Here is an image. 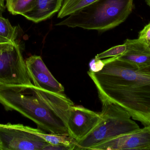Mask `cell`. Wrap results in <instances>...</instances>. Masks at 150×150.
I'll return each mask as SVG.
<instances>
[{"label":"cell","mask_w":150,"mask_h":150,"mask_svg":"<svg viewBox=\"0 0 150 150\" xmlns=\"http://www.w3.org/2000/svg\"><path fill=\"white\" fill-rule=\"evenodd\" d=\"M87 73L98 94L120 106L134 120L150 125V75L118 56L111 57L100 71Z\"/></svg>","instance_id":"6da1fadb"},{"label":"cell","mask_w":150,"mask_h":150,"mask_svg":"<svg viewBox=\"0 0 150 150\" xmlns=\"http://www.w3.org/2000/svg\"><path fill=\"white\" fill-rule=\"evenodd\" d=\"M0 104L5 110L17 112L50 134L70 136L67 124L38 94L34 85L0 86Z\"/></svg>","instance_id":"7a4b0ae2"},{"label":"cell","mask_w":150,"mask_h":150,"mask_svg":"<svg viewBox=\"0 0 150 150\" xmlns=\"http://www.w3.org/2000/svg\"><path fill=\"white\" fill-rule=\"evenodd\" d=\"M133 9V0H97L56 24L105 31L124 22Z\"/></svg>","instance_id":"3957f363"},{"label":"cell","mask_w":150,"mask_h":150,"mask_svg":"<svg viewBox=\"0 0 150 150\" xmlns=\"http://www.w3.org/2000/svg\"><path fill=\"white\" fill-rule=\"evenodd\" d=\"M98 95L102 105L100 113L103 119L89 135L76 142L82 150H90L106 141L140 129L124 109Z\"/></svg>","instance_id":"277c9868"},{"label":"cell","mask_w":150,"mask_h":150,"mask_svg":"<svg viewBox=\"0 0 150 150\" xmlns=\"http://www.w3.org/2000/svg\"><path fill=\"white\" fill-rule=\"evenodd\" d=\"M11 85H34L17 41L0 42V86Z\"/></svg>","instance_id":"5b68a950"},{"label":"cell","mask_w":150,"mask_h":150,"mask_svg":"<svg viewBox=\"0 0 150 150\" xmlns=\"http://www.w3.org/2000/svg\"><path fill=\"white\" fill-rule=\"evenodd\" d=\"M49 144L36 129L21 124H0V150H43Z\"/></svg>","instance_id":"8992f818"},{"label":"cell","mask_w":150,"mask_h":150,"mask_svg":"<svg viewBox=\"0 0 150 150\" xmlns=\"http://www.w3.org/2000/svg\"><path fill=\"white\" fill-rule=\"evenodd\" d=\"M100 112L82 106H72L69 109L67 127L69 135L76 142L89 135L103 120Z\"/></svg>","instance_id":"52a82bcc"},{"label":"cell","mask_w":150,"mask_h":150,"mask_svg":"<svg viewBox=\"0 0 150 150\" xmlns=\"http://www.w3.org/2000/svg\"><path fill=\"white\" fill-rule=\"evenodd\" d=\"M90 150H150V125L116 136Z\"/></svg>","instance_id":"ba28073f"},{"label":"cell","mask_w":150,"mask_h":150,"mask_svg":"<svg viewBox=\"0 0 150 150\" xmlns=\"http://www.w3.org/2000/svg\"><path fill=\"white\" fill-rule=\"evenodd\" d=\"M25 62L28 75L34 86L51 92H64L63 85L52 75L41 56L31 55Z\"/></svg>","instance_id":"9c48e42d"},{"label":"cell","mask_w":150,"mask_h":150,"mask_svg":"<svg viewBox=\"0 0 150 150\" xmlns=\"http://www.w3.org/2000/svg\"><path fill=\"white\" fill-rule=\"evenodd\" d=\"M126 50L118 59L127 62L138 69L150 66V49L149 45L139 39L124 41Z\"/></svg>","instance_id":"30bf717a"},{"label":"cell","mask_w":150,"mask_h":150,"mask_svg":"<svg viewBox=\"0 0 150 150\" xmlns=\"http://www.w3.org/2000/svg\"><path fill=\"white\" fill-rule=\"evenodd\" d=\"M63 0H35L30 10L23 16L35 23L52 17L61 9Z\"/></svg>","instance_id":"8fae6325"},{"label":"cell","mask_w":150,"mask_h":150,"mask_svg":"<svg viewBox=\"0 0 150 150\" xmlns=\"http://www.w3.org/2000/svg\"><path fill=\"white\" fill-rule=\"evenodd\" d=\"M97 0H63L58 13L59 18H63L89 5Z\"/></svg>","instance_id":"7c38bea8"},{"label":"cell","mask_w":150,"mask_h":150,"mask_svg":"<svg viewBox=\"0 0 150 150\" xmlns=\"http://www.w3.org/2000/svg\"><path fill=\"white\" fill-rule=\"evenodd\" d=\"M18 27L13 26L8 18L0 16V42L16 41Z\"/></svg>","instance_id":"4fadbf2b"},{"label":"cell","mask_w":150,"mask_h":150,"mask_svg":"<svg viewBox=\"0 0 150 150\" xmlns=\"http://www.w3.org/2000/svg\"><path fill=\"white\" fill-rule=\"evenodd\" d=\"M35 0H6V7L13 15L23 16L30 9Z\"/></svg>","instance_id":"5bb4252c"},{"label":"cell","mask_w":150,"mask_h":150,"mask_svg":"<svg viewBox=\"0 0 150 150\" xmlns=\"http://www.w3.org/2000/svg\"><path fill=\"white\" fill-rule=\"evenodd\" d=\"M36 133L50 144H63L69 146L77 144L76 141L70 136L46 134L40 129H36Z\"/></svg>","instance_id":"9a60e30c"},{"label":"cell","mask_w":150,"mask_h":150,"mask_svg":"<svg viewBox=\"0 0 150 150\" xmlns=\"http://www.w3.org/2000/svg\"><path fill=\"white\" fill-rule=\"evenodd\" d=\"M126 50V45H118L112 47L109 49L98 54L95 58L98 59H103L110 57H118L123 54Z\"/></svg>","instance_id":"2e32d148"},{"label":"cell","mask_w":150,"mask_h":150,"mask_svg":"<svg viewBox=\"0 0 150 150\" xmlns=\"http://www.w3.org/2000/svg\"><path fill=\"white\" fill-rule=\"evenodd\" d=\"M111 57L104 60L93 58L89 63V71L97 72L100 71L105 65L111 60Z\"/></svg>","instance_id":"e0dca14e"},{"label":"cell","mask_w":150,"mask_h":150,"mask_svg":"<svg viewBox=\"0 0 150 150\" xmlns=\"http://www.w3.org/2000/svg\"><path fill=\"white\" fill-rule=\"evenodd\" d=\"M82 150V149L77 145H65L63 144H49L47 145L43 150Z\"/></svg>","instance_id":"ac0fdd59"},{"label":"cell","mask_w":150,"mask_h":150,"mask_svg":"<svg viewBox=\"0 0 150 150\" xmlns=\"http://www.w3.org/2000/svg\"><path fill=\"white\" fill-rule=\"evenodd\" d=\"M138 39L146 43L148 45L150 44V22L139 32Z\"/></svg>","instance_id":"d6986e66"},{"label":"cell","mask_w":150,"mask_h":150,"mask_svg":"<svg viewBox=\"0 0 150 150\" xmlns=\"http://www.w3.org/2000/svg\"><path fill=\"white\" fill-rule=\"evenodd\" d=\"M5 1L6 0H0V16H2L3 13L5 11L6 8Z\"/></svg>","instance_id":"ffe728a7"},{"label":"cell","mask_w":150,"mask_h":150,"mask_svg":"<svg viewBox=\"0 0 150 150\" xmlns=\"http://www.w3.org/2000/svg\"><path fill=\"white\" fill-rule=\"evenodd\" d=\"M138 70L140 71L143 72V73L150 75V66L145 67V68H142Z\"/></svg>","instance_id":"44dd1931"},{"label":"cell","mask_w":150,"mask_h":150,"mask_svg":"<svg viewBox=\"0 0 150 150\" xmlns=\"http://www.w3.org/2000/svg\"><path fill=\"white\" fill-rule=\"evenodd\" d=\"M146 1L147 4H148L150 7V0H146Z\"/></svg>","instance_id":"7402d4cb"},{"label":"cell","mask_w":150,"mask_h":150,"mask_svg":"<svg viewBox=\"0 0 150 150\" xmlns=\"http://www.w3.org/2000/svg\"><path fill=\"white\" fill-rule=\"evenodd\" d=\"M149 48H150V44L149 45Z\"/></svg>","instance_id":"603a6c76"}]
</instances>
